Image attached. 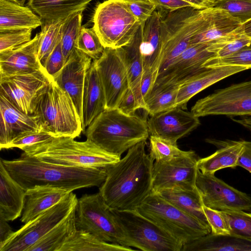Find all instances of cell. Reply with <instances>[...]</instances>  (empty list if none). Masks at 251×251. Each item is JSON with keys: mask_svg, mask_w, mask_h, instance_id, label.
Here are the masks:
<instances>
[{"mask_svg": "<svg viewBox=\"0 0 251 251\" xmlns=\"http://www.w3.org/2000/svg\"><path fill=\"white\" fill-rule=\"evenodd\" d=\"M146 140L131 148L116 163L107 167L99 192L112 210H136L152 191L154 160L145 151Z\"/></svg>", "mask_w": 251, "mask_h": 251, "instance_id": "6da1fadb", "label": "cell"}, {"mask_svg": "<svg viewBox=\"0 0 251 251\" xmlns=\"http://www.w3.org/2000/svg\"><path fill=\"white\" fill-rule=\"evenodd\" d=\"M11 176L25 190L37 185H51L70 192L100 187L106 176V168L69 167L51 164L24 152L13 160L0 159Z\"/></svg>", "mask_w": 251, "mask_h": 251, "instance_id": "7a4b0ae2", "label": "cell"}, {"mask_svg": "<svg viewBox=\"0 0 251 251\" xmlns=\"http://www.w3.org/2000/svg\"><path fill=\"white\" fill-rule=\"evenodd\" d=\"M87 139L103 150L121 156L149 135L147 121L118 108L105 109L87 127Z\"/></svg>", "mask_w": 251, "mask_h": 251, "instance_id": "3957f363", "label": "cell"}, {"mask_svg": "<svg viewBox=\"0 0 251 251\" xmlns=\"http://www.w3.org/2000/svg\"><path fill=\"white\" fill-rule=\"evenodd\" d=\"M214 7H186L167 12L161 22V53L157 76L190 46L192 38L210 22Z\"/></svg>", "mask_w": 251, "mask_h": 251, "instance_id": "277c9868", "label": "cell"}, {"mask_svg": "<svg viewBox=\"0 0 251 251\" xmlns=\"http://www.w3.org/2000/svg\"><path fill=\"white\" fill-rule=\"evenodd\" d=\"M23 151L42 161L69 167L106 168L121 159L87 139L79 142L71 137H54Z\"/></svg>", "mask_w": 251, "mask_h": 251, "instance_id": "5b68a950", "label": "cell"}, {"mask_svg": "<svg viewBox=\"0 0 251 251\" xmlns=\"http://www.w3.org/2000/svg\"><path fill=\"white\" fill-rule=\"evenodd\" d=\"M42 129L55 137L75 138L83 131L81 119L69 95L52 77L37 98L33 114Z\"/></svg>", "mask_w": 251, "mask_h": 251, "instance_id": "8992f818", "label": "cell"}, {"mask_svg": "<svg viewBox=\"0 0 251 251\" xmlns=\"http://www.w3.org/2000/svg\"><path fill=\"white\" fill-rule=\"evenodd\" d=\"M136 211L183 245L211 233L209 226L151 193Z\"/></svg>", "mask_w": 251, "mask_h": 251, "instance_id": "52a82bcc", "label": "cell"}, {"mask_svg": "<svg viewBox=\"0 0 251 251\" xmlns=\"http://www.w3.org/2000/svg\"><path fill=\"white\" fill-rule=\"evenodd\" d=\"M93 22L103 47L112 49L127 45L142 25L123 1L114 0L98 4Z\"/></svg>", "mask_w": 251, "mask_h": 251, "instance_id": "ba28073f", "label": "cell"}, {"mask_svg": "<svg viewBox=\"0 0 251 251\" xmlns=\"http://www.w3.org/2000/svg\"><path fill=\"white\" fill-rule=\"evenodd\" d=\"M75 222L77 229L87 231L102 241L129 247L113 210L99 192L85 194L78 199Z\"/></svg>", "mask_w": 251, "mask_h": 251, "instance_id": "9c48e42d", "label": "cell"}, {"mask_svg": "<svg viewBox=\"0 0 251 251\" xmlns=\"http://www.w3.org/2000/svg\"><path fill=\"white\" fill-rule=\"evenodd\" d=\"M113 211L128 247L143 251H181V243L136 210Z\"/></svg>", "mask_w": 251, "mask_h": 251, "instance_id": "30bf717a", "label": "cell"}, {"mask_svg": "<svg viewBox=\"0 0 251 251\" xmlns=\"http://www.w3.org/2000/svg\"><path fill=\"white\" fill-rule=\"evenodd\" d=\"M78 199L71 192L64 199L25 224L2 245L0 251H28L53 227L61 222L77 204Z\"/></svg>", "mask_w": 251, "mask_h": 251, "instance_id": "8fae6325", "label": "cell"}, {"mask_svg": "<svg viewBox=\"0 0 251 251\" xmlns=\"http://www.w3.org/2000/svg\"><path fill=\"white\" fill-rule=\"evenodd\" d=\"M191 112L199 118L208 115L251 117V80L215 91L198 100Z\"/></svg>", "mask_w": 251, "mask_h": 251, "instance_id": "7c38bea8", "label": "cell"}, {"mask_svg": "<svg viewBox=\"0 0 251 251\" xmlns=\"http://www.w3.org/2000/svg\"><path fill=\"white\" fill-rule=\"evenodd\" d=\"M52 76L45 68L0 76V94L25 113L33 115L35 102Z\"/></svg>", "mask_w": 251, "mask_h": 251, "instance_id": "4fadbf2b", "label": "cell"}, {"mask_svg": "<svg viewBox=\"0 0 251 251\" xmlns=\"http://www.w3.org/2000/svg\"><path fill=\"white\" fill-rule=\"evenodd\" d=\"M93 62L103 88L106 109L117 108L129 88L122 48H105L101 56Z\"/></svg>", "mask_w": 251, "mask_h": 251, "instance_id": "5bb4252c", "label": "cell"}, {"mask_svg": "<svg viewBox=\"0 0 251 251\" xmlns=\"http://www.w3.org/2000/svg\"><path fill=\"white\" fill-rule=\"evenodd\" d=\"M196 186L204 206L220 211L243 210L251 212V198L215 176L198 169Z\"/></svg>", "mask_w": 251, "mask_h": 251, "instance_id": "9a60e30c", "label": "cell"}, {"mask_svg": "<svg viewBox=\"0 0 251 251\" xmlns=\"http://www.w3.org/2000/svg\"><path fill=\"white\" fill-rule=\"evenodd\" d=\"M198 160L194 151L188 156L155 161L152 171L151 192L175 186L196 187Z\"/></svg>", "mask_w": 251, "mask_h": 251, "instance_id": "2e32d148", "label": "cell"}, {"mask_svg": "<svg viewBox=\"0 0 251 251\" xmlns=\"http://www.w3.org/2000/svg\"><path fill=\"white\" fill-rule=\"evenodd\" d=\"M213 42L191 45L157 77L154 84H180L207 68L202 67L209 59L216 56L208 50Z\"/></svg>", "mask_w": 251, "mask_h": 251, "instance_id": "e0dca14e", "label": "cell"}, {"mask_svg": "<svg viewBox=\"0 0 251 251\" xmlns=\"http://www.w3.org/2000/svg\"><path fill=\"white\" fill-rule=\"evenodd\" d=\"M149 134L177 143V141L197 128L199 118L192 112L175 107L153 115L147 121Z\"/></svg>", "mask_w": 251, "mask_h": 251, "instance_id": "ac0fdd59", "label": "cell"}, {"mask_svg": "<svg viewBox=\"0 0 251 251\" xmlns=\"http://www.w3.org/2000/svg\"><path fill=\"white\" fill-rule=\"evenodd\" d=\"M92 60L91 58L76 48L63 68L52 77L72 98L81 120L85 79Z\"/></svg>", "mask_w": 251, "mask_h": 251, "instance_id": "d6986e66", "label": "cell"}, {"mask_svg": "<svg viewBox=\"0 0 251 251\" xmlns=\"http://www.w3.org/2000/svg\"><path fill=\"white\" fill-rule=\"evenodd\" d=\"M0 116V150L22 135L43 130L37 116L22 112L1 94Z\"/></svg>", "mask_w": 251, "mask_h": 251, "instance_id": "ffe728a7", "label": "cell"}, {"mask_svg": "<svg viewBox=\"0 0 251 251\" xmlns=\"http://www.w3.org/2000/svg\"><path fill=\"white\" fill-rule=\"evenodd\" d=\"M250 69L237 65L207 68L179 84L176 107L186 109L188 101L197 94L226 77Z\"/></svg>", "mask_w": 251, "mask_h": 251, "instance_id": "44dd1931", "label": "cell"}, {"mask_svg": "<svg viewBox=\"0 0 251 251\" xmlns=\"http://www.w3.org/2000/svg\"><path fill=\"white\" fill-rule=\"evenodd\" d=\"M39 33L29 42L0 52V76L31 73L42 69L38 56Z\"/></svg>", "mask_w": 251, "mask_h": 251, "instance_id": "7402d4cb", "label": "cell"}, {"mask_svg": "<svg viewBox=\"0 0 251 251\" xmlns=\"http://www.w3.org/2000/svg\"><path fill=\"white\" fill-rule=\"evenodd\" d=\"M72 192L51 185H37L25 191L20 221L25 224L64 199Z\"/></svg>", "mask_w": 251, "mask_h": 251, "instance_id": "603a6c76", "label": "cell"}, {"mask_svg": "<svg viewBox=\"0 0 251 251\" xmlns=\"http://www.w3.org/2000/svg\"><path fill=\"white\" fill-rule=\"evenodd\" d=\"M162 18L161 12L155 10L144 24L141 44L143 76L151 72H155L158 75L161 53Z\"/></svg>", "mask_w": 251, "mask_h": 251, "instance_id": "cb8c5ba5", "label": "cell"}, {"mask_svg": "<svg viewBox=\"0 0 251 251\" xmlns=\"http://www.w3.org/2000/svg\"><path fill=\"white\" fill-rule=\"evenodd\" d=\"M25 191L0 160V217L8 222L20 217L24 208Z\"/></svg>", "mask_w": 251, "mask_h": 251, "instance_id": "d4e9b609", "label": "cell"}, {"mask_svg": "<svg viewBox=\"0 0 251 251\" xmlns=\"http://www.w3.org/2000/svg\"><path fill=\"white\" fill-rule=\"evenodd\" d=\"M106 109L103 88L93 61L85 79L82 99L83 132Z\"/></svg>", "mask_w": 251, "mask_h": 251, "instance_id": "484cf974", "label": "cell"}, {"mask_svg": "<svg viewBox=\"0 0 251 251\" xmlns=\"http://www.w3.org/2000/svg\"><path fill=\"white\" fill-rule=\"evenodd\" d=\"M93 0H29L27 5L41 18L42 24L63 22L82 11Z\"/></svg>", "mask_w": 251, "mask_h": 251, "instance_id": "4316f807", "label": "cell"}, {"mask_svg": "<svg viewBox=\"0 0 251 251\" xmlns=\"http://www.w3.org/2000/svg\"><path fill=\"white\" fill-rule=\"evenodd\" d=\"M42 25L40 17L29 7L8 0H0V32L33 29Z\"/></svg>", "mask_w": 251, "mask_h": 251, "instance_id": "83f0119b", "label": "cell"}, {"mask_svg": "<svg viewBox=\"0 0 251 251\" xmlns=\"http://www.w3.org/2000/svg\"><path fill=\"white\" fill-rule=\"evenodd\" d=\"M242 24L225 10L214 7L212 16L207 26L191 39L190 45L216 42L239 30Z\"/></svg>", "mask_w": 251, "mask_h": 251, "instance_id": "f1b7e54d", "label": "cell"}, {"mask_svg": "<svg viewBox=\"0 0 251 251\" xmlns=\"http://www.w3.org/2000/svg\"><path fill=\"white\" fill-rule=\"evenodd\" d=\"M243 148V140L224 142L213 154L199 159L198 169L203 174H215L224 168H235Z\"/></svg>", "mask_w": 251, "mask_h": 251, "instance_id": "f546056e", "label": "cell"}, {"mask_svg": "<svg viewBox=\"0 0 251 251\" xmlns=\"http://www.w3.org/2000/svg\"><path fill=\"white\" fill-rule=\"evenodd\" d=\"M154 193L159 195L187 213L209 226L203 212L200 194L196 187L187 188L175 186Z\"/></svg>", "mask_w": 251, "mask_h": 251, "instance_id": "4dcf8cb0", "label": "cell"}, {"mask_svg": "<svg viewBox=\"0 0 251 251\" xmlns=\"http://www.w3.org/2000/svg\"><path fill=\"white\" fill-rule=\"evenodd\" d=\"M144 23L140 26L131 40L122 47L129 88L135 94L138 103L140 87L144 75L141 44Z\"/></svg>", "mask_w": 251, "mask_h": 251, "instance_id": "1f68e13d", "label": "cell"}, {"mask_svg": "<svg viewBox=\"0 0 251 251\" xmlns=\"http://www.w3.org/2000/svg\"><path fill=\"white\" fill-rule=\"evenodd\" d=\"M251 251V241L231 235L210 233L183 245L181 251Z\"/></svg>", "mask_w": 251, "mask_h": 251, "instance_id": "d6a6232c", "label": "cell"}, {"mask_svg": "<svg viewBox=\"0 0 251 251\" xmlns=\"http://www.w3.org/2000/svg\"><path fill=\"white\" fill-rule=\"evenodd\" d=\"M76 206L28 251H58L61 246L76 230Z\"/></svg>", "mask_w": 251, "mask_h": 251, "instance_id": "836d02e7", "label": "cell"}, {"mask_svg": "<svg viewBox=\"0 0 251 251\" xmlns=\"http://www.w3.org/2000/svg\"><path fill=\"white\" fill-rule=\"evenodd\" d=\"M128 251L131 247L102 241L92 234L76 229L58 251Z\"/></svg>", "mask_w": 251, "mask_h": 251, "instance_id": "e575fe53", "label": "cell"}, {"mask_svg": "<svg viewBox=\"0 0 251 251\" xmlns=\"http://www.w3.org/2000/svg\"><path fill=\"white\" fill-rule=\"evenodd\" d=\"M179 86L175 83L154 84L143 110L151 116L176 107Z\"/></svg>", "mask_w": 251, "mask_h": 251, "instance_id": "d590c367", "label": "cell"}, {"mask_svg": "<svg viewBox=\"0 0 251 251\" xmlns=\"http://www.w3.org/2000/svg\"><path fill=\"white\" fill-rule=\"evenodd\" d=\"M63 22L42 24L39 33L38 56L44 67L46 61L61 40Z\"/></svg>", "mask_w": 251, "mask_h": 251, "instance_id": "8d00e7d4", "label": "cell"}, {"mask_svg": "<svg viewBox=\"0 0 251 251\" xmlns=\"http://www.w3.org/2000/svg\"><path fill=\"white\" fill-rule=\"evenodd\" d=\"M149 155L155 161H164L188 156L194 151H184L179 149L177 143L162 138L151 135Z\"/></svg>", "mask_w": 251, "mask_h": 251, "instance_id": "74e56055", "label": "cell"}, {"mask_svg": "<svg viewBox=\"0 0 251 251\" xmlns=\"http://www.w3.org/2000/svg\"><path fill=\"white\" fill-rule=\"evenodd\" d=\"M82 11L75 13L65 20L61 27V43L66 61L75 50L81 28Z\"/></svg>", "mask_w": 251, "mask_h": 251, "instance_id": "f35d334b", "label": "cell"}, {"mask_svg": "<svg viewBox=\"0 0 251 251\" xmlns=\"http://www.w3.org/2000/svg\"><path fill=\"white\" fill-rule=\"evenodd\" d=\"M75 48L81 50L93 60L98 59L105 48L93 27L82 26Z\"/></svg>", "mask_w": 251, "mask_h": 251, "instance_id": "ab89813d", "label": "cell"}, {"mask_svg": "<svg viewBox=\"0 0 251 251\" xmlns=\"http://www.w3.org/2000/svg\"><path fill=\"white\" fill-rule=\"evenodd\" d=\"M224 212L228 221L230 235L251 241V212L243 210Z\"/></svg>", "mask_w": 251, "mask_h": 251, "instance_id": "60d3db41", "label": "cell"}, {"mask_svg": "<svg viewBox=\"0 0 251 251\" xmlns=\"http://www.w3.org/2000/svg\"><path fill=\"white\" fill-rule=\"evenodd\" d=\"M225 65H237L251 67V44L228 56L211 58L203 64L202 67L212 68Z\"/></svg>", "mask_w": 251, "mask_h": 251, "instance_id": "b9f144b4", "label": "cell"}, {"mask_svg": "<svg viewBox=\"0 0 251 251\" xmlns=\"http://www.w3.org/2000/svg\"><path fill=\"white\" fill-rule=\"evenodd\" d=\"M214 7L225 10L242 24L251 19V0H220Z\"/></svg>", "mask_w": 251, "mask_h": 251, "instance_id": "7bdbcfd3", "label": "cell"}, {"mask_svg": "<svg viewBox=\"0 0 251 251\" xmlns=\"http://www.w3.org/2000/svg\"><path fill=\"white\" fill-rule=\"evenodd\" d=\"M32 29H24L0 32V52L13 50L31 39Z\"/></svg>", "mask_w": 251, "mask_h": 251, "instance_id": "ee69618b", "label": "cell"}, {"mask_svg": "<svg viewBox=\"0 0 251 251\" xmlns=\"http://www.w3.org/2000/svg\"><path fill=\"white\" fill-rule=\"evenodd\" d=\"M203 212L211 228V233L215 235H230L229 226L223 211L211 209L203 205Z\"/></svg>", "mask_w": 251, "mask_h": 251, "instance_id": "f6af8a7d", "label": "cell"}, {"mask_svg": "<svg viewBox=\"0 0 251 251\" xmlns=\"http://www.w3.org/2000/svg\"><path fill=\"white\" fill-rule=\"evenodd\" d=\"M54 137L53 135L44 130L29 132L15 139L5 149L17 148L23 151L27 148L45 142Z\"/></svg>", "mask_w": 251, "mask_h": 251, "instance_id": "bcb514c9", "label": "cell"}, {"mask_svg": "<svg viewBox=\"0 0 251 251\" xmlns=\"http://www.w3.org/2000/svg\"><path fill=\"white\" fill-rule=\"evenodd\" d=\"M123 2L141 24L150 18L157 8L152 0H129Z\"/></svg>", "mask_w": 251, "mask_h": 251, "instance_id": "7dc6e473", "label": "cell"}, {"mask_svg": "<svg viewBox=\"0 0 251 251\" xmlns=\"http://www.w3.org/2000/svg\"><path fill=\"white\" fill-rule=\"evenodd\" d=\"M65 63L60 40L47 59L44 68L47 73L53 77L63 68Z\"/></svg>", "mask_w": 251, "mask_h": 251, "instance_id": "c3c4849f", "label": "cell"}, {"mask_svg": "<svg viewBox=\"0 0 251 251\" xmlns=\"http://www.w3.org/2000/svg\"><path fill=\"white\" fill-rule=\"evenodd\" d=\"M157 76V74L155 72H151L143 76L139 90V104L140 109H144L145 100L151 91Z\"/></svg>", "mask_w": 251, "mask_h": 251, "instance_id": "681fc988", "label": "cell"}, {"mask_svg": "<svg viewBox=\"0 0 251 251\" xmlns=\"http://www.w3.org/2000/svg\"><path fill=\"white\" fill-rule=\"evenodd\" d=\"M117 108L126 115H134L136 110L140 109L136 97L130 88L123 96Z\"/></svg>", "mask_w": 251, "mask_h": 251, "instance_id": "f907efd6", "label": "cell"}, {"mask_svg": "<svg viewBox=\"0 0 251 251\" xmlns=\"http://www.w3.org/2000/svg\"><path fill=\"white\" fill-rule=\"evenodd\" d=\"M152 1L156 4L157 8H159L161 10L167 12L184 7H193L190 3L183 0H152Z\"/></svg>", "mask_w": 251, "mask_h": 251, "instance_id": "816d5d0a", "label": "cell"}, {"mask_svg": "<svg viewBox=\"0 0 251 251\" xmlns=\"http://www.w3.org/2000/svg\"><path fill=\"white\" fill-rule=\"evenodd\" d=\"M244 148L238 160L237 166L251 173V141L243 140Z\"/></svg>", "mask_w": 251, "mask_h": 251, "instance_id": "f5cc1de1", "label": "cell"}, {"mask_svg": "<svg viewBox=\"0 0 251 251\" xmlns=\"http://www.w3.org/2000/svg\"><path fill=\"white\" fill-rule=\"evenodd\" d=\"M14 232L8 221L0 217V245L5 242Z\"/></svg>", "mask_w": 251, "mask_h": 251, "instance_id": "db71d44e", "label": "cell"}, {"mask_svg": "<svg viewBox=\"0 0 251 251\" xmlns=\"http://www.w3.org/2000/svg\"><path fill=\"white\" fill-rule=\"evenodd\" d=\"M190 3L194 7L200 9L214 7L217 0H183Z\"/></svg>", "mask_w": 251, "mask_h": 251, "instance_id": "11a10c76", "label": "cell"}, {"mask_svg": "<svg viewBox=\"0 0 251 251\" xmlns=\"http://www.w3.org/2000/svg\"><path fill=\"white\" fill-rule=\"evenodd\" d=\"M235 122L251 131V117H247L242 119H233Z\"/></svg>", "mask_w": 251, "mask_h": 251, "instance_id": "9f6ffc18", "label": "cell"}, {"mask_svg": "<svg viewBox=\"0 0 251 251\" xmlns=\"http://www.w3.org/2000/svg\"><path fill=\"white\" fill-rule=\"evenodd\" d=\"M242 27L244 33L251 38V19L242 24Z\"/></svg>", "mask_w": 251, "mask_h": 251, "instance_id": "6f0895ef", "label": "cell"}, {"mask_svg": "<svg viewBox=\"0 0 251 251\" xmlns=\"http://www.w3.org/2000/svg\"><path fill=\"white\" fill-rule=\"evenodd\" d=\"M13 2L19 4L21 5H24L26 0H8Z\"/></svg>", "mask_w": 251, "mask_h": 251, "instance_id": "680465c9", "label": "cell"}, {"mask_svg": "<svg viewBox=\"0 0 251 251\" xmlns=\"http://www.w3.org/2000/svg\"><path fill=\"white\" fill-rule=\"evenodd\" d=\"M118 0V1H125V0Z\"/></svg>", "mask_w": 251, "mask_h": 251, "instance_id": "91938a15", "label": "cell"}, {"mask_svg": "<svg viewBox=\"0 0 251 251\" xmlns=\"http://www.w3.org/2000/svg\"><path fill=\"white\" fill-rule=\"evenodd\" d=\"M217 1L220 0H217Z\"/></svg>", "mask_w": 251, "mask_h": 251, "instance_id": "94428289", "label": "cell"}]
</instances>
